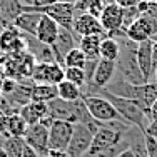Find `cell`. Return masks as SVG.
I'll list each match as a JSON object with an SVG mask.
<instances>
[{
  "label": "cell",
  "instance_id": "obj_11",
  "mask_svg": "<svg viewBox=\"0 0 157 157\" xmlns=\"http://www.w3.org/2000/svg\"><path fill=\"white\" fill-rule=\"evenodd\" d=\"M122 20H124V9L119 7L117 3H107L99 17V22L102 25L104 32L107 33V37L122 30Z\"/></svg>",
  "mask_w": 157,
  "mask_h": 157
},
{
  "label": "cell",
  "instance_id": "obj_38",
  "mask_svg": "<svg viewBox=\"0 0 157 157\" xmlns=\"http://www.w3.org/2000/svg\"><path fill=\"white\" fill-rule=\"evenodd\" d=\"M152 62H154V70L157 69V42H154V50H152Z\"/></svg>",
  "mask_w": 157,
  "mask_h": 157
},
{
  "label": "cell",
  "instance_id": "obj_12",
  "mask_svg": "<svg viewBox=\"0 0 157 157\" xmlns=\"http://www.w3.org/2000/svg\"><path fill=\"white\" fill-rule=\"evenodd\" d=\"M72 32H74V35H75L77 39L87 37V35H105V32H104L99 18L90 15V13H77L75 20H74Z\"/></svg>",
  "mask_w": 157,
  "mask_h": 157
},
{
  "label": "cell",
  "instance_id": "obj_7",
  "mask_svg": "<svg viewBox=\"0 0 157 157\" xmlns=\"http://www.w3.org/2000/svg\"><path fill=\"white\" fill-rule=\"evenodd\" d=\"M74 124L65 121H54L48 127V149L50 151H67L72 139Z\"/></svg>",
  "mask_w": 157,
  "mask_h": 157
},
{
  "label": "cell",
  "instance_id": "obj_29",
  "mask_svg": "<svg viewBox=\"0 0 157 157\" xmlns=\"http://www.w3.org/2000/svg\"><path fill=\"white\" fill-rule=\"evenodd\" d=\"M17 85H18V82L15 80V78H12V77H3L2 84H0V92H2L3 97H7V95H10L13 90H15Z\"/></svg>",
  "mask_w": 157,
  "mask_h": 157
},
{
  "label": "cell",
  "instance_id": "obj_46",
  "mask_svg": "<svg viewBox=\"0 0 157 157\" xmlns=\"http://www.w3.org/2000/svg\"><path fill=\"white\" fill-rule=\"evenodd\" d=\"M0 144H2V140H0Z\"/></svg>",
  "mask_w": 157,
  "mask_h": 157
},
{
  "label": "cell",
  "instance_id": "obj_40",
  "mask_svg": "<svg viewBox=\"0 0 157 157\" xmlns=\"http://www.w3.org/2000/svg\"><path fill=\"white\" fill-rule=\"evenodd\" d=\"M0 157H7V152H5V149H3L2 144H0Z\"/></svg>",
  "mask_w": 157,
  "mask_h": 157
},
{
  "label": "cell",
  "instance_id": "obj_5",
  "mask_svg": "<svg viewBox=\"0 0 157 157\" xmlns=\"http://www.w3.org/2000/svg\"><path fill=\"white\" fill-rule=\"evenodd\" d=\"M82 100H84L89 114H90L97 122H100V124H104V122H110V121H119V119H121V115L117 114L115 107L112 105L105 97L95 94V95L82 97ZM122 121H124V119H122Z\"/></svg>",
  "mask_w": 157,
  "mask_h": 157
},
{
  "label": "cell",
  "instance_id": "obj_9",
  "mask_svg": "<svg viewBox=\"0 0 157 157\" xmlns=\"http://www.w3.org/2000/svg\"><path fill=\"white\" fill-rule=\"evenodd\" d=\"M80 100L77 102H65V100L55 99L48 102V115L54 121H65L70 124H77L78 121V109H80Z\"/></svg>",
  "mask_w": 157,
  "mask_h": 157
},
{
  "label": "cell",
  "instance_id": "obj_27",
  "mask_svg": "<svg viewBox=\"0 0 157 157\" xmlns=\"http://www.w3.org/2000/svg\"><path fill=\"white\" fill-rule=\"evenodd\" d=\"M85 62H87V59H85L84 52L78 47H75L65 55V59H63V69L65 67H78V69H84Z\"/></svg>",
  "mask_w": 157,
  "mask_h": 157
},
{
  "label": "cell",
  "instance_id": "obj_28",
  "mask_svg": "<svg viewBox=\"0 0 157 157\" xmlns=\"http://www.w3.org/2000/svg\"><path fill=\"white\" fill-rule=\"evenodd\" d=\"M140 17L139 10H137V7H129V9H124V20H122V30H127V29L130 27V25L134 24V22L137 20V18Z\"/></svg>",
  "mask_w": 157,
  "mask_h": 157
},
{
  "label": "cell",
  "instance_id": "obj_25",
  "mask_svg": "<svg viewBox=\"0 0 157 157\" xmlns=\"http://www.w3.org/2000/svg\"><path fill=\"white\" fill-rule=\"evenodd\" d=\"M63 72H65V80H69L74 85L80 87L82 92H84V89L87 87V77H85L84 69H78V67H65Z\"/></svg>",
  "mask_w": 157,
  "mask_h": 157
},
{
  "label": "cell",
  "instance_id": "obj_43",
  "mask_svg": "<svg viewBox=\"0 0 157 157\" xmlns=\"http://www.w3.org/2000/svg\"><path fill=\"white\" fill-rule=\"evenodd\" d=\"M105 2H107V3H114V0H105Z\"/></svg>",
  "mask_w": 157,
  "mask_h": 157
},
{
  "label": "cell",
  "instance_id": "obj_41",
  "mask_svg": "<svg viewBox=\"0 0 157 157\" xmlns=\"http://www.w3.org/2000/svg\"><path fill=\"white\" fill-rule=\"evenodd\" d=\"M24 5H33V0H20Z\"/></svg>",
  "mask_w": 157,
  "mask_h": 157
},
{
  "label": "cell",
  "instance_id": "obj_14",
  "mask_svg": "<svg viewBox=\"0 0 157 157\" xmlns=\"http://www.w3.org/2000/svg\"><path fill=\"white\" fill-rule=\"evenodd\" d=\"M152 50H154V40H145L142 44H137V65H139L145 82H151L154 77V62H152Z\"/></svg>",
  "mask_w": 157,
  "mask_h": 157
},
{
  "label": "cell",
  "instance_id": "obj_1",
  "mask_svg": "<svg viewBox=\"0 0 157 157\" xmlns=\"http://www.w3.org/2000/svg\"><path fill=\"white\" fill-rule=\"evenodd\" d=\"M105 90H109L114 95L134 100V102L139 104L142 109H144L145 115L149 114L151 105L157 100V82H154V80L147 82V84H142V85H132L121 77L117 80H112L105 87Z\"/></svg>",
  "mask_w": 157,
  "mask_h": 157
},
{
  "label": "cell",
  "instance_id": "obj_16",
  "mask_svg": "<svg viewBox=\"0 0 157 157\" xmlns=\"http://www.w3.org/2000/svg\"><path fill=\"white\" fill-rule=\"evenodd\" d=\"M18 114L22 115V119H24L29 125H35V124H39V122H42L48 115V104L30 100L29 104H25L24 107L18 109Z\"/></svg>",
  "mask_w": 157,
  "mask_h": 157
},
{
  "label": "cell",
  "instance_id": "obj_6",
  "mask_svg": "<svg viewBox=\"0 0 157 157\" xmlns=\"http://www.w3.org/2000/svg\"><path fill=\"white\" fill-rule=\"evenodd\" d=\"M30 80L33 84H48V85H59L62 80H65L63 67L57 62L52 63H35L32 70Z\"/></svg>",
  "mask_w": 157,
  "mask_h": 157
},
{
  "label": "cell",
  "instance_id": "obj_15",
  "mask_svg": "<svg viewBox=\"0 0 157 157\" xmlns=\"http://www.w3.org/2000/svg\"><path fill=\"white\" fill-rule=\"evenodd\" d=\"M59 25L55 24V20H52L48 15L42 13L40 17V22H39V27H37V33H35V39L39 40L40 44L44 45H48L52 47L57 40V35H59Z\"/></svg>",
  "mask_w": 157,
  "mask_h": 157
},
{
  "label": "cell",
  "instance_id": "obj_31",
  "mask_svg": "<svg viewBox=\"0 0 157 157\" xmlns=\"http://www.w3.org/2000/svg\"><path fill=\"white\" fill-rule=\"evenodd\" d=\"M144 134H147V136H151L152 139L157 140V121H151L147 124V127H145L144 130H142Z\"/></svg>",
  "mask_w": 157,
  "mask_h": 157
},
{
  "label": "cell",
  "instance_id": "obj_3",
  "mask_svg": "<svg viewBox=\"0 0 157 157\" xmlns=\"http://www.w3.org/2000/svg\"><path fill=\"white\" fill-rule=\"evenodd\" d=\"M97 94L105 97L112 105L115 107V110L121 115V119H124V121L129 122L130 125L137 127V129H140V130H144L145 127H147V124H149L147 115H145L144 109H142L139 104H136L130 99H124V97L114 95V94H110L109 90H105V89H100Z\"/></svg>",
  "mask_w": 157,
  "mask_h": 157
},
{
  "label": "cell",
  "instance_id": "obj_19",
  "mask_svg": "<svg viewBox=\"0 0 157 157\" xmlns=\"http://www.w3.org/2000/svg\"><path fill=\"white\" fill-rule=\"evenodd\" d=\"M25 44H27V50L29 54L35 59L37 63H52L55 62V55L52 52V47L48 45H44L40 44L35 37H30V35H25Z\"/></svg>",
  "mask_w": 157,
  "mask_h": 157
},
{
  "label": "cell",
  "instance_id": "obj_44",
  "mask_svg": "<svg viewBox=\"0 0 157 157\" xmlns=\"http://www.w3.org/2000/svg\"><path fill=\"white\" fill-rule=\"evenodd\" d=\"M147 2H152V3H157V0H147Z\"/></svg>",
  "mask_w": 157,
  "mask_h": 157
},
{
  "label": "cell",
  "instance_id": "obj_10",
  "mask_svg": "<svg viewBox=\"0 0 157 157\" xmlns=\"http://www.w3.org/2000/svg\"><path fill=\"white\" fill-rule=\"evenodd\" d=\"M94 139V134L87 129V127L80 125V124H74V132H72V139L70 144L67 147V154L70 157H82L89 152Z\"/></svg>",
  "mask_w": 157,
  "mask_h": 157
},
{
  "label": "cell",
  "instance_id": "obj_32",
  "mask_svg": "<svg viewBox=\"0 0 157 157\" xmlns=\"http://www.w3.org/2000/svg\"><path fill=\"white\" fill-rule=\"evenodd\" d=\"M5 124H7V114H3L0 110V140L7 137V132H5ZM3 142V140H2Z\"/></svg>",
  "mask_w": 157,
  "mask_h": 157
},
{
  "label": "cell",
  "instance_id": "obj_30",
  "mask_svg": "<svg viewBox=\"0 0 157 157\" xmlns=\"http://www.w3.org/2000/svg\"><path fill=\"white\" fill-rule=\"evenodd\" d=\"M144 142H145V149H147L149 157H157V140L152 139L147 134H144Z\"/></svg>",
  "mask_w": 157,
  "mask_h": 157
},
{
  "label": "cell",
  "instance_id": "obj_17",
  "mask_svg": "<svg viewBox=\"0 0 157 157\" xmlns=\"http://www.w3.org/2000/svg\"><path fill=\"white\" fill-rule=\"evenodd\" d=\"M42 13L40 12H32V10H24V12L13 20L12 27H15L20 33L24 35H30L35 37L37 33V27H39V22Z\"/></svg>",
  "mask_w": 157,
  "mask_h": 157
},
{
  "label": "cell",
  "instance_id": "obj_2",
  "mask_svg": "<svg viewBox=\"0 0 157 157\" xmlns=\"http://www.w3.org/2000/svg\"><path fill=\"white\" fill-rule=\"evenodd\" d=\"M119 44H121V54H119V59L115 60L117 74H121V77L132 85L147 84L139 65H137V57H136L137 44L130 42L127 37L125 39H119Z\"/></svg>",
  "mask_w": 157,
  "mask_h": 157
},
{
  "label": "cell",
  "instance_id": "obj_39",
  "mask_svg": "<svg viewBox=\"0 0 157 157\" xmlns=\"http://www.w3.org/2000/svg\"><path fill=\"white\" fill-rule=\"evenodd\" d=\"M47 3H48V0H33V5L35 7H44Z\"/></svg>",
  "mask_w": 157,
  "mask_h": 157
},
{
  "label": "cell",
  "instance_id": "obj_42",
  "mask_svg": "<svg viewBox=\"0 0 157 157\" xmlns=\"http://www.w3.org/2000/svg\"><path fill=\"white\" fill-rule=\"evenodd\" d=\"M59 2H65V3H74V5H75V3L78 2V0H59Z\"/></svg>",
  "mask_w": 157,
  "mask_h": 157
},
{
  "label": "cell",
  "instance_id": "obj_4",
  "mask_svg": "<svg viewBox=\"0 0 157 157\" xmlns=\"http://www.w3.org/2000/svg\"><path fill=\"white\" fill-rule=\"evenodd\" d=\"M24 10H32V12H40L45 13L55 20V24L62 29L72 30L74 27V20H75V7L74 3H65V2H55V3H48L44 7H35V5H25Z\"/></svg>",
  "mask_w": 157,
  "mask_h": 157
},
{
  "label": "cell",
  "instance_id": "obj_36",
  "mask_svg": "<svg viewBox=\"0 0 157 157\" xmlns=\"http://www.w3.org/2000/svg\"><path fill=\"white\" fill-rule=\"evenodd\" d=\"M117 157H136V155H134L132 149H129V147H127V149H124V151H121V152H119Z\"/></svg>",
  "mask_w": 157,
  "mask_h": 157
},
{
  "label": "cell",
  "instance_id": "obj_34",
  "mask_svg": "<svg viewBox=\"0 0 157 157\" xmlns=\"http://www.w3.org/2000/svg\"><path fill=\"white\" fill-rule=\"evenodd\" d=\"M147 119H149V122H151V121H157V100L151 105V109H149Z\"/></svg>",
  "mask_w": 157,
  "mask_h": 157
},
{
  "label": "cell",
  "instance_id": "obj_13",
  "mask_svg": "<svg viewBox=\"0 0 157 157\" xmlns=\"http://www.w3.org/2000/svg\"><path fill=\"white\" fill-rule=\"evenodd\" d=\"M78 44V39L74 35L72 30H67V29H59V35H57V40L55 44L52 45V52L55 55V62L60 63L63 67V59L65 55L69 54L72 48H75Z\"/></svg>",
  "mask_w": 157,
  "mask_h": 157
},
{
  "label": "cell",
  "instance_id": "obj_35",
  "mask_svg": "<svg viewBox=\"0 0 157 157\" xmlns=\"http://www.w3.org/2000/svg\"><path fill=\"white\" fill-rule=\"evenodd\" d=\"M47 157H70L67 151H48Z\"/></svg>",
  "mask_w": 157,
  "mask_h": 157
},
{
  "label": "cell",
  "instance_id": "obj_21",
  "mask_svg": "<svg viewBox=\"0 0 157 157\" xmlns=\"http://www.w3.org/2000/svg\"><path fill=\"white\" fill-rule=\"evenodd\" d=\"M29 129V124L22 119V115L15 112V114L7 115V124H5V132L7 137H15V139H24L25 132Z\"/></svg>",
  "mask_w": 157,
  "mask_h": 157
},
{
  "label": "cell",
  "instance_id": "obj_33",
  "mask_svg": "<svg viewBox=\"0 0 157 157\" xmlns=\"http://www.w3.org/2000/svg\"><path fill=\"white\" fill-rule=\"evenodd\" d=\"M140 0H114V3H117L122 9H129V7H137Z\"/></svg>",
  "mask_w": 157,
  "mask_h": 157
},
{
  "label": "cell",
  "instance_id": "obj_26",
  "mask_svg": "<svg viewBox=\"0 0 157 157\" xmlns=\"http://www.w3.org/2000/svg\"><path fill=\"white\" fill-rule=\"evenodd\" d=\"M3 149L7 152V157H24V139H15V137H5L2 142Z\"/></svg>",
  "mask_w": 157,
  "mask_h": 157
},
{
  "label": "cell",
  "instance_id": "obj_18",
  "mask_svg": "<svg viewBox=\"0 0 157 157\" xmlns=\"http://www.w3.org/2000/svg\"><path fill=\"white\" fill-rule=\"evenodd\" d=\"M125 35H127V39H129L130 42H134V44H142V42H145V40H151L154 33H152V25H151V22H149L144 15H140V17L137 18V20L125 30Z\"/></svg>",
  "mask_w": 157,
  "mask_h": 157
},
{
  "label": "cell",
  "instance_id": "obj_22",
  "mask_svg": "<svg viewBox=\"0 0 157 157\" xmlns=\"http://www.w3.org/2000/svg\"><path fill=\"white\" fill-rule=\"evenodd\" d=\"M57 99V85L48 84H33L32 85V100L48 104Z\"/></svg>",
  "mask_w": 157,
  "mask_h": 157
},
{
  "label": "cell",
  "instance_id": "obj_23",
  "mask_svg": "<svg viewBox=\"0 0 157 157\" xmlns=\"http://www.w3.org/2000/svg\"><path fill=\"white\" fill-rule=\"evenodd\" d=\"M57 99L65 100V102H77L82 99V89L69 80H62L57 85Z\"/></svg>",
  "mask_w": 157,
  "mask_h": 157
},
{
  "label": "cell",
  "instance_id": "obj_24",
  "mask_svg": "<svg viewBox=\"0 0 157 157\" xmlns=\"http://www.w3.org/2000/svg\"><path fill=\"white\" fill-rule=\"evenodd\" d=\"M119 54H121V44H119V40L112 39V37H104L102 44H100V59L115 62L119 59Z\"/></svg>",
  "mask_w": 157,
  "mask_h": 157
},
{
  "label": "cell",
  "instance_id": "obj_37",
  "mask_svg": "<svg viewBox=\"0 0 157 157\" xmlns=\"http://www.w3.org/2000/svg\"><path fill=\"white\" fill-rule=\"evenodd\" d=\"M24 157H40V155L37 154V152H33L30 147H27V145H25V147H24Z\"/></svg>",
  "mask_w": 157,
  "mask_h": 157
},
{
  "label": "cell",
  "instance_id": "obj_20",
  "mask_svg": "<svg viewBox=\"0 0 157 157\" xmlns=\"http://www.w3.org/2000/svg\"><path fill=\"white\" fill-rule=\"evenodd\" d=\"M105 35H87L78 39L77 47L84 52L87 60H99L100 59V44Z\"/></svg>",
  "mask_w": 157,
  "mask_h": 157
},
{
  "label": "cell",
  "instance_id": "obj_8",
  "mask_svg": "<svg viewBox=\"0 0 157 157\" xmlns=\"http://www.w3.org/2000/svg\"><path fill=\"white\" fill-rule=\"evenodd\" d=\"M24 142L27 147H30L40 157H47L48 151H50L48 149V129L40 122L35 125H29L24 136Z\"/></svg>",
  "mask_w": 157,
  "mask_h": 157
},
{
  "label": "cell",
  "instance_id": "obj_45",
  "mask_svg": "<svg viewBox=\"0 0 157 157\" xmlns=\"http://www.w3.org/2000/svg\"><path fill=\"white\" fill-rule=\"evenodd\" d=\"M0 97H2V92H0Z\"/></svg>",
  "mask_w": 157,
  "mask_h": 157
}]
</instances>
